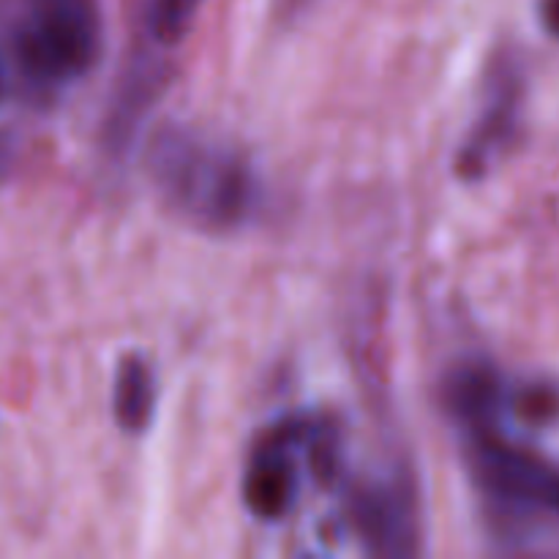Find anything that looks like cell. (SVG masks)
<instances>
[{"label":"cell","mask_w":559,"mask_h":559,"mask_svg":"<svg viewBox=\"0 0 559 559\" xmlns=\"http://www.w3.org/2000/svg\"><path fill=\"white\" fill-rule=\"evenodd\" d=\"M147 173L173 211L207 229H229L254 207L249 164L197 131L169 126L151 140Z\"/></svg>","instance_id":"cell-1"},{"label":"cell","mask_w":559,"mask_h":559,"mask_svg":"<svg viewBox=\"0 0 559 559\" xmlns=\"http://www.w3.org/2000/svg\"><path fill=\"white\" fill-rule=\"evenodd\" d=\"M102 33L98 0H22L11 47L27 80L58 85L96 63Z\"/></svg>","instance_id":"cell-2"},{"label":"cell","mask_w":559,"mask_h":559,"mask_svg":"<svg viewBox=\"0 0 559 559\" xmlns=\"http://www.w3.org/2000/svg\"><path fill=\"white\" fill-rule=\"evenodd\" d=\"M473 456L480 484L495 497L559 513V469L544 459L511 445L491 429L475 431Z\"/></svg>","instance_id":"cell-3"},{"label":"cell","mask_w":559,"mask_h":559,"mask_svg":"<svg viewBox=\"0 0 559 559\" xmlns=\"http://www.w3.org/2000/svg\"><path fill=\"white\" fill-rule=\"evenodd\" d=\"M353 522L377 555L404 557L418 551L420 516L415 489L404 478L366 484L353 497Z\"/></svg>","instance_id":"cell-4"},{"label":"cell","mask_w":559,"mask_h":559,"mask_svg":"<svg viewBox=\"0 0 559 559\" xmlns=\"http://www.w3.org/2000/svg\"><path fill=\"white\" fill-rule=\"evenodd\" d=\"M295 491H298V473L284 451V440L276 437V442L254 459L246 475V502L257 516L278 519L289 511Z\"/></svg>","instance_id":"cell-5"},{"label":"cell","mask_w":559,"mask_h":559,"mask_svg":"<svg viewBox=\"0 0 559 559\" xmlns=\"http://www.w3.org/2000/svg\"><path fill=\"white\" fill-rule=\"evenodd\" d=\"M448 404L453 415L473 431L495 429L500 409V380L486 366H464L448 382Z\"/></svg>","instance_id":"cell-6"},{"label":"cell","mask_w":559,"mask_h":559,"mask_svg":"<svg viewBox=\"0 0 559 559\" xmlns=\"http://www.w3.org/2000/svg\"><path fill=\"white\" fill-rule=\"evenodd\" d=\"M513 123H516V91L511 85H502L497 91V96L491 98L489 109L480 118L478 131L473 134V140L467 142L462 153V169H467L469 175H478L480 169L489 164V158L495 156L497 147H502L511 136Z\"/></svg>","instance_id":"cell-7"},{"label":"cell","mask_w":559,"mask_h":559,"mask_svg":"<svg viewBox=\"0 0 559 559\" xmlns=\"http://www.w3.org/2000/svg\"><path fill=\"white\" fill-rule=\"evenodd\" d=\"M153 413V377L142 360L129 358L120 364L115 380V415L126 431H142Z\"/></svg>","instance_id":"cell-8"},{"label":"cell","mask_w":559,"mask_h":559,"mask_svg":"<svg viewBox=\"0 0 559 559\" xmlns=\"http://www.w3.org/2000/svg\"><path fill=\"white\" fill-rule=\"evenodd\" d=\"M197 5L200 0H153L151 16H147L151 36L162 44L180 41L194 20Z\"/></svg>","instance_id":"cell-9"},{"label":"cell","mask_w":559,"mask_h":559,"mask_svg":"<svg viewBox=\"0 0 559 559\" xmlns=\"http://www.w3.org/2000/svg\"><path fill=\"white\" fill-rule=\"evenodd\" d=\"M540 16H544V25L549 27V33L559 38V0H540Z\"/></svg>","instance_id":"cell-10"},{"label":"cell","mask_w":559,"mask_h":559,"mask_svg":"<svg viewBox=\"0 0 559 559\" xmlns=\"http://www.w3.org/2000/svg\"><path fill=\"white\" fill-rule=\"evenodd\" d=\"M0 93H3V71H0Z\"/></svg>","instance_id":"cell-11"}]
</instances>
